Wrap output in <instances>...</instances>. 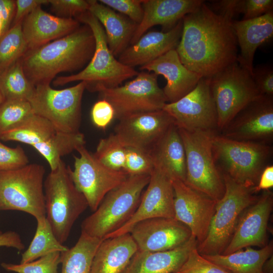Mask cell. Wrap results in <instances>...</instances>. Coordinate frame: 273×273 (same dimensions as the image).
I'll return each mask as SVG.
<instances>
[{"label": "cell", "mask_w": 273, "mask_h": 273, "mask_svg": "<svg viewBox=\"0 0 273 273\" xmlns=\"http://www.w3.org/2000/svg\"><path fill=\"white\" fill-rule=\"evenodd\" d=\"M204 2L182 19L183 29L175 50L181 63L204 77H211L238 58L232 23Z\"/></svg>", "instance_id": "1"}, {"label": "cell", "mask_w": 273, "mask_h": 273, "mask_svg": "<svg viewBox=\"0 0 273 273\" xmlns=\"http://www.w3.org/2000/svg\"><path fill=\"white\" fill-rule=\"evenodd\" d=\"M95 46L92 30L84 24L65 36L28 50L20 60L34 86L50 84L60 73L82 70L91 60Z\"/></svg>", "instance_id": "2"}, {"label": "cell", "mask_w": 273, "mask_h": 273, "mask_svg": "<svg viewBox=\"0 0 273 273\" xmlns=\"http://www.w3.org/2000/svg\"><path fill=\"white\" fill-rule=\"evenodd\" d=\"M75 19L87 25L92 30L96 42L95 52L82 70L75 74L57 77L53 80L54 86L82 81L85 84V89L100 93L120 86L126 80L138 74L139 72L134 68L123 64L113 55L108 48L104 29L93 14L88 11L77 16Z\"/></svg>", "instance_id": "3"}, {"label": "cell", "mask_w": 273, "mask_h": 273, "mask_svg": "<svg viewBox=\"0 0 273 273\" xmlns=\"http://www.w3.org/2000/svg\"><path fill=\"white\" fill-rule=\"evenodd\" d=\"M150 174L128 175L120 185L110 191L97 209L82 221L81 232L104 239L123 226L136 210Z\"/></svg>", "instance_id": "4"}, {"label": "cell", "mask_w": 273, "mask_h": 273, "mask_svg": "<svg viewBox=\"0 0 273 273\" xmlns=\"http://www.w3.org/2000/svg\"><path fill=\"white\" fill-rule=\"evenodd\" d=\"M70 169L61 159L43 184L46 218L62 244L68 239L77 219L88 207L84 196L73 182Z\"/></svg>", "instance_id": "5"}, {"label": "cell", "mask_w": 273, "mask_h": 273, "mask_svg": "<svg viewBox=\"0 0 273 273\" xmlns=\"http://www.w3.org/2000/svg\"><path fill=\"white\" fill-rule=\"evenodd\" d=\"M212 145L215 163L220 172L248 187L257 185L272 153L270 145L233 140L218 133L213 136Z\"/></svg>", "instance_id": "6"}, {"label": "cell", "mask_w": 273, "mask_h": 273, "mask_svg": "<svg viewBox=\"0 0 273 273\" xmlns=\"http://www.w3.org/2000/svg\"><path fill=\"white\" fill-rule=\"evenodd\" d=\"M225 186L222 198L217 202L208 233L205 240L197 246L201 255L221 254L229 244L239 219L258 196L253 187H248L221 173Z\"/></svg>", "instance_id": "7"}, {"label": "cell", "mask_w": 273, "mask_h": 273, "mask_svg": "<svg viewBox=\"0 0 273 273\" xmlns=\"http://www.w3.org/2000/svg\"><path fill=\"white\" fill-rule=\"evenodd\" d=\"M178 128L186 154L185 183L218 201L224 195L225 186L222 175L215 164L212 151V139L218 132Z\"/></svg>", "instance_id": "8"}, {"label": "cell", "mask_w": 273, "mask_h": 273, "mask_svg": "<svg viewBox=\"0 0 273 273\" xmlns=\"http://www.w3.org/2000/svg\"><path fill=\"white\" fill-rule=\"evenodd\" d=\"M44 174L37 163L0 171V211H23L36 220L46 217Z\"/></svg>", "instance_id": "9"}, {"label": "cell", "mask_w": 273, "mask_h": 273, "mask_svg": "<svg viewBox=\"0 0 273 273\" xmlns=\"http://www.w3.org/2000/svg\"><path fill=\"white\" fill-rule=\"evenodd\" d=\"M221 132L245 107L260 95L251 73L237 61L210 77Z\"/></svg>", "instance_id": "10"}, {"label": "cell", "mask_w": 273, "mask_h": 273, "mask_svg": "<svg viewBox=\"0 0 273 273\" xmlns=\"http://www.w3.org/2000/svg\"><path fill=\"white\" fill-rule=\"evenodd\" d=\"M85 89L82 81L61 89H54L50 84H38L29 102L33 113L49 121L56 131L78 132Z\"/></svg>", "instance_id": "11"}, {"label": "cell", "mask_w": 273, "mask_h": 273, "mask_svg": "<svg viewBox=\"0 0 273 273\" xmlns=\"http://www.w3.org/2000/svg\"><path fill=\"white\" fill-rule=\"evenodd\" d=\"M158 75L142 71L123 85L104 89L100 98L109 102L115 112V119L163 109L167 100L158 83Z\"/></svg>", "instance_id": "12"}, {"label": "cell", "mask_w": 273, "mask_h": 273, "mask_svg": "<svg viewBox=\"0 0 273 273\" xmlns=\"http://www.w3.org/2000/svg\"><path fill=\"white\" fill-rule=\"evenodd\" d=\"M71 177L76 188L83 195L92 211H95L105 196L122 183L128 174L123 170L112 169L101 163L82 146L76 150Z\"/></svg>", "instance_id": "13"}, {"label": "cell", "mask_w": 273, "mask_h": 273, "mask_svg": "<svg viewBox=\"0 0 273 273\" xmlns=\"http://www.w3.org/2000/svg\"><path fill=\"white\" fill-rule=\"evenodd\" d=\"M163 110L173 118L178 128L188 131L218 132L217 115L210 88V77H202L189 93Z\"/></svg>", "instance_id": "14"}, {"label": "cell", "mask_w": 273, "mask_h": 273, "mask_svg": "<svg viewBox=\"0 0 273 273\" xmlns=\"http://www.w3.org/2000/svg\"><path fill=\"white\" fill-rule=\"evenodd\" d=\"M226 138L271 144L273 139V97L260 96L241 110L220 132Z\"/></svg>", "instance_id": "15"}, {"label": "cell", "mask_w": 273, "mask_h": 273, "mask_svg": "<svg viewBox=\"0 0 273 273\" xmlns=\"http://www.w3.org/2000/svg\"><path fill=\"white\" fill-rule=\"evenodd\" d=\"M172 181L174 218L190 229L198 244L207 235L217 201L179 179L173 178Z\"/></svg>", "instance_id": "16"}, {"label": "cell", "mask_w": 273, "mask_h": 273, "mask_svg": "<svg viewBox=\"0 0 273 273\" xmlns=\"http://www.w3.org/2000/svg\"><path fill=\"white\" fill-rule=\"evenodd\" d=\"M139 205L131 218L121 228L104 239L129 233L138 222L155 217H174V192L171 178L154 166Z\"/></svg>", "instance_id": "17"}, {"label": "cell", "mask_w": 273, "mask_h": 273, "mask_svg": "<svg viewBox=\"0 0 273 273\" xmlns=\"http://www.w3.org/2000/svg\"><path fill=\"white\" fill-rule=\"evenodd\" d=\"M273 207L270 190L263 191L257 200L241 214L233 236L223 251L229 254L251 246L262 248L267 244V224Z\"/></svg>", "instance_id": "18"}, {"label": "cell", "mask_w": 273, "mask_h": 273, "mask_svg": "<svg viewBox=\"0 0 273 273\" xmlns=\"http://www.w3.org/2000/svg\"><path fill=\"white\" fill-rule=\"evenodd\" d=\"M129 234L138 250L165 251L185 244L192 237L190 229L174 217H155L136 223Z\"/></svg>", "instance_id": "19"}, {"label": "cell", "mask_w": 273, "mask_h": 273, "mask_svg": "<svg viewBox=\"0 0 273 273\" xmlns=\"http://www.w3.org/2000/svg\"><path fill=\"white\" fill-rule=\"evenodd\" d=\"M174 123L172 117L162 109L121 119L115 127L114 133L125 146L150 151Z\"/></svg>", "instance_id": "20"}, {"label": "cell", "mask_w": 273, "mask_h": 273, "mask_svg": "<svg viewBox=\"0 0 273 273\" xmlns=\"http://www.w3.org/2000/svg\"><path fill=\"white\" fill-rule=\"evenodd\" d=\"M140 70L152 72L166 79L167 83L162 89L168 103L175 102L189 93L203 77L181 63L175 49L140 67Z\"/></svg>", "instance_id": "21"}, {"label": "cell", "mask_w": 273, "mask_h": 273, "mask_svg": "<svg viewBox=\"0 0 273 273\" xmlns=\"http://www.w3.org/2000/svg\"><path fill=\"white\" fill-rule=\"evenodd\" d=\"M182 29L181 20L168 31H151L145 33L135 43L129 46L117 59L132 68L145 65L170 50L175 49L180 39Z\"/></svg>", "instance_id": "22"}, {"label": "cell", "mask_w": 273, "mask_h": 273, "mask_svg": "<svg viewBox=\"0 0 273 273\" xmlns=\"http://www.w3.org/2000/svg\"><path fill=\"white\" fill-rule=\"evenodd\" d=\"M202 0H143V18L138 24L130 44L135 43L150 28L161 25L165 32L173 28L186 15L194 12Z\"/></svg>", "instance_id": "23"}, {"label": "cell", "mask_w": 273, "mask_h": 273, "mask_svg": "<svg viewBox=\"0 0 273 273\" xmlns=\"http://www.w3.org/2000/svg\"><path fill=\"white\" fill-rule=\"evenodd\" d=\"M79 26L76 19L52 15L42 10L41 6L29 13L22 23L28 50L65 36Z\"/></svg>", "instance_id": "24"}, {"label": "cell", "mask_w": 273, "mask_h": 273, "mask_svg": "<svg viewBox=\"0 0 273 273\" xmlns=\"http://www.w3.org/2000/svg\"><path fill=\"white\" fill-rule=\"evenodd\" d=\"M198 242L193 235L175 249L159 252L138 250L121 273H175L181 266Z\"/></svg>", "instance_id": "25"}, {"label": "cell", "mask_w": 273, "mask_h": 273, "mask_svg": "<svg viewBox=\"0 0 273 273\" xmlns=\"http://www.w3.org/2000/svg\"><path fill=\"white\" fill-rule=\"evenodd\" d=\"M232 26L240 49L237 61L252 75L257 49L273 36V11L252 19L234 20Z\"/></svg>", "instance_id": "26"}, {"label": "cell", "mask_w": 273, "mask_h": 273, "mask_svg": "<svg viewBox=\"0 0 273 273\" xmlns=\"http://www.w3.org/2000/svg\"><path fill=\"white\" fill-rule=\"evenodd\" d=\"M87 1L88 11L102 25L108 48L118 58L129 46L138 24L98 1Z\"/></svg>", "instance_id": "27"}, {"label": "cell", "mask_w": 273, "mask_h": 273, "mask_svg": "<svg viewBox=\"0 0 273 273\" xmlns=\"http://www.w3.org/2000/svg\"><path fill=\"white\" fill-rule=\"evenodd\" d=\"M138 250L129 233L103 239L94 257L90 273H121Z\"/></svg>", "instance_id": "28"}, {"label": "cell", "mask_w": 273, "mask_h": 273, "mask_svg": "<svg viewBox=\"0 0 273 273\" xmlns=\"http://www.w3.org/2000/svg\"><path fill=\"white\" fill-rule=\"evenodd\" d=\"M154 166L167 173L171 179L185 182L186 175V154L183 140L174 123L150 151Z\"/></svg>", "instance_id": "29"}, {"label": "cell", "mask_w": 273, "mask_h": 273, "mask_svg": "<svg viewBox=\"0 0 273 273\" xmlns=\"http://www.w3.org/2000/svg\"><path fill=\"white\" fill-rule=\"evenodd\" d=\"M245 249L226 255H202L229 273H263L264 263L272 255V242L260 249L251 247Z\"/></svg>", "instance_id": "30"}, {"label": "cell", "mask_w": 273, "mask_h": 273, "mask_svg": "<svg viewBox=\"0 0 273 273\" xmlns=\"http://www.w3.org/2000/svg\"><path fill=\"white\" fill-rule=\"evenodd\" d=\"M103 240L81 232L72 247L61 252V273H90L94 257Z\"/></svg>", "instance_id": "31"}, {"label": "cell", "mask_w": 273, "mask_h": 273, "mask_svg": "<svg viewBox=\"0 0 273 273\" xmlns=\"http://www.w3.org/2000/svg\"><path fill=\"white\" fill-rule=\"evenodd\" d=\"M84 134L81 132L70 133L56 131L45 141L32 147L47 161L51 170L58 166L61 157L84 146Z\"/></svg>", "instance_id": "32"}, {"label": "cell", "mask_w": 273, "mask_h": 273, "mask_svg": "<svg viewBox=\"0 0 273 273\" xmlns=\"http://www.w3.org/2000/svg\"><path fill=\"white\" fill-rule=\"evenodd\" d=\"M56 130L46 118L33 113L15 128L0 135V140L16 141L33 146L49 138Z\"/></svg>", "instance_id": "33"}, {"label": "cell", "mask_w": 273, "mask_h": 273, "mask_svg": "<svg viewBox=\"0 0 273 273\" xmlns=\"http://www.w3.org/2000/svg\"><path fill=\"white\" fill-rule=\"evenodd\" d=\"M20 59L0 73V88L5 100L29 102L34 93L35 86L27 78Z\"/></svg>", "instance_id": "34"}, {"label": "cell", "mask_w": 273, "mask_h": 273, "mask_svg": "<svg viewBox=\"0 0 273 273\" xmlns=\"http://www.w3.org/2000/svg\"><path fill=\"white\" fill-rule=\"evenodd\" d=\"M35 235L28 247L21 255V263L34 261L54 252H62L69 248L55 237L46 217L36 220Z\"/></svg>", "instance_id": "35"}, {"label": "cell", "mask_w": 273, "mask_h": 273, "mask_svg": "<svg viewBox=\"0 0 273 273\" xmlns=\"http://www.w3.org/2000/svg\"><path fill=\"white\" fill-rule=\"evenodd\" d=\"M20 22L0 37V73L20 59L28 50Z\"/></svg>", "instance_id": "36"}, {"label": "cell", "mask_w": 273, "mask_h": 273, "mask_svg": "<svg viewBox=\"0 0 273 273\" xmlns=\"http://www.w3.org/2000/svg\"><path fill=\"white\" fill-rule=\"evenodd\" d=\"M105 166L115 170H123L125 160V146L115 133L100 140L93 153Z\"/></svg>", "instance_id": "37"}, {"label": "cell", "mask_w": 273, "mask_h": 273, "mask_svg": "<svg viewBox=\"0 0 273 273\" xmlns=\"http://www.w3.org/2000/svg\"><path fill=\"white\" fill-rule=\"evenodd\" d=\"M33 113L28 101L5 100L0 105V135L19 125Z\"/></svg>", "instance_id": "38"}, {"label": "cell", "mask_w": 273, "mask_h": 273, "mask_svg": "<svg viewBox=\"0 0 273 273\" xmlns=\"http://www.w3.org/2000/svg\"><path fill=\"white\" fill-rule=\"evenodd\" d=\"M60 255V252H54L31 262L18 264L3 262L1 266L16 273H58Z\"/></svg>", "instance_id": "39"}, {"label": "cell", "mask_w": 273, "mask_h": 273, "mask_svg": "<svg viewBox=\"0 0 273 273\" xmlns=\"http://www.w3.org/2000/svg\"><path fill=\"white\" fill-rule=\"evenodd\" d=\"M154 163L148 150L125 146V160L123 170L128 175L151 174Z\"/></svg>", "instance_id": "40"}, {"label": "cell", "mask_w": 273, "mask_h": 273, "mask_svg": "<svg viewBox=\"0 0 273 273\" xmlns=\"http://www.w3.org/2000/svg\"><path fill=\"white\" fill-rule=\"evenodd\" d=\"M175 273H229L219 265L205 258L193 249L180 268Z\"/></svg>", "instance_id": "41"}, {"label": "cell", "mask_w": 273, "mask_h": 273, "mask_svg": "<svg viewBox=\"0 0 273 273\" xmlns=\"http://www.w3.org/2000/svg\"><path fill=\"white\" fill-rule=\"evenodd\" d=\"M28 163V158L21 146L9 147L0 141V171L17 169Z\"/></svg>", "instance_id": "42"}, {"label": "cell", "mask_w": 273, "mask_h": 273, "mask_svg": "<svg viewBox=\"0 0 273 273\" xmlns=\"http://www.w3.org/2000/svg\"><path fill=\"white\" fill-rule=\"evenodd\" d=\"M101 4L117 11L139 24L143 17V0H100Z\"/></svg>", "instance_id": "43"}, {"label": "cell", "mask_w": 273, "mask_h": 273, "mask_svg": "<svg viewBox=\"0 0 273 273\" xmlns=\"http://www.w3.org/2000/svg\"><path fill=\"white\" fill-rule=\"evenodd\" d=\"M53 12L60 17L75 18L88 11V3L85 0H49Z\"/></svg>", "instance_id": "44"}, {"label": "cell", "mask_w": 273, "mask_h": 273, "mask_svg": "<svg viewBox=\"0 0 273 273\" xmlns=\"http://www.w3.org/2000/svg\"><path fill=\"white\" fill-rule=\"evenodd\" d=\"M252 78L260 96L273 97V69L264 64L253 67Z\"/></svg>", "instance_id": "45"}, {"label": "cell", "mask_w": 273, "mask_h": 273, "mask_svg": "<svg viewBox=\"0 0 273 273\" xmlns=\"http://www.w3.org/2000/svg\"><path fill=\"white\" fill-rule=\"evenodd\" d=\"M90 116L94 124L97 127L104 130L115 119V112L109 102L100 99L93 105Z\"/></svg>", "instance_id": "46"}, {"label": "cell", "mask_w": 273, "mask_h": 273, "mask_svg": "<svg viewBox=\"0 0 273 273\" xmlns=\"http://www.w3.org/2000/svg\"><path fill=\"white\" fill-rule=\"evenodd\" d=\"M271 11H273L272 0H243L242 20L256 18Z\"/></svg>", "instance_id": "47"}, {"label": "cell", "mask_w": 273, "mask_h": 273, "mask_svg": "<svg viewBox=\"0 0 273 273\" xmlns=\"http://www.w3.org/2000/svg\"><path fill=\"white\" fill-rule=\"evenodd\" d=\"M243 0H221L212 2L211 9L223 17L233 20L242 13Z\"/></svg>", "instance_id": "48"}, {"label": "cell", "mask_w": 273, "mask_h": 273, "mask_svg": "<svg viewBox=\"0 0 273 273\" xmlns=\"http://www.w3.org/2000/svg\"><path fill=\"white\" fill-rule=\"evenodd\" d=\"M47 4H49V0H16L15 13L11 26L22 22L24 19L33 10Z\"/></svg>", "instance_id": "49"}, {"label": "cell", "mask_w": 273, "mask_h": 273, "mask_svg": "<svg viewBox=\"0 0 273 273\" xmlns=\"http://www.w3.org/2000/svg\"><path fill=\"white\" fill-rule=\"evenodd\" d=\"M15 10V1L0 0V15L3 22L5 32L11 26Z\"/></svg>", "instance_id": "50"}, {"label": "cell", "mask_w": 273, "mask_h": 273, "mask_svg": "<svg viewBox=\"0 0 273 273\" xmlns=\"http://www.w3.org/2000/svg\"><path fill=\"white\" fill-rule=\"evenodd\" d=\"M0 247H7L15 248L19 251L25 249L20 235L14 231H0Z\"/></svg>", "instance_id": "51"}, {"label": "cell", "mask_w": 273, "mask_h": 273, "mask_svg": "<svg viewBox=\"0 0 273 273\" xmlns=\"http://www.w3.org/2000/svg\"><path fill=\"white\" fill-rule=\"evenodd\" d=\"M273 187V165H267L262 171L257 185L253 187L256 194L261 191L269 190Z\"/></svg>", "instance_id": "52"}, {"label": "cell", "mask_w": 273, "mask_h": 273, "mask_svg": "<svg viewBox=\"0 0 273 273\" xmlns=\"http://www.w3.org/2000/svg\"><path fill=\"white\" fill-rule=\"evenodd\" d=\"M273 255L269 257L264 263L262 267L263 273H273Z\"/></svg>", "instance_id": "53"}, {"label": "cell", "mask_w": 273, "mask_h": 273, "mask_svg": "<svg viewBox=\"0 0 273 273\" xmlns=\"http://www.w3.org/2000/svg\"><path fill=\"white\" fill-rule=\"evenodd\" d=\"M5 30L4 27V24L2 19V17L0 15V37L5 33Z\"/></svg>", "instance_id": "54"}, {"label": "cell", "mask_w": 273, "mask_h": 273, "mask_svg": "<svg viewBox=\"0 0 273 273\" xmlns=\"http://www.w3.org/2000/svg\"><path fill=\"white\" fill-rule=\"evenodd\" d=\"M4 101L5 100L2 95L1 88H0V105L3 103Z\"/></svg>", "instance_id": "55"}]
</instances>
